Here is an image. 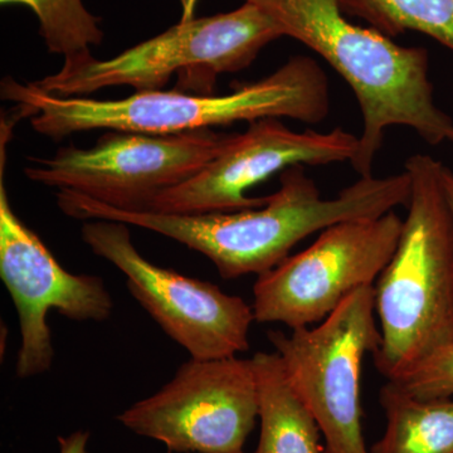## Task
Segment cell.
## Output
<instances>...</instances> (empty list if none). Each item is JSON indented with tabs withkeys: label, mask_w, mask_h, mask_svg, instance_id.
I'll return each instance as SVG.
<instances>
[{
	"label": "cell",
	"mask_w": 453,
	"mask_h": 453,
	"mask_svg": "<svg viewBox=\"0 0 453 453\" xmlns=\"http://www.w3.org/2000/svg\"><path fill=\"white\" fill-rule=\"evenodd\" d=\"M386 431L369 453H453V399H419L392 381L381 387Z\"/></svg>",
	"instance_id": "obj_14"
},
{
	"label": "cell",
	"mask_w": 453,
	"mask_h": 453,
	"mask_svg": "<svg viewBox=\"0 0 453 453\" xmlns=\"http://www.w3.org/2000/svg\"><path fill=\"white\" fill-rule=\"evenodd\" d=\"M359 138L342 127L329 133L288 129L279 118L250 122L231 144L198 174L157 196L145 211L196 214L264 207L268 196L244 193L295 165L353 163Z\"/></svg>",
	"instance_id": "obj_11"
},
{
	"label": "cell",
	"mask_w": 453,
	"mask_h": 453,
	"mask_svg": "<svg viewBox=\"0 0 453 453\" xmlns=\"http://www.w3.org/2000/svg\"><path fill=\"white\" fill-rule=\"evenodd\" d=\"M234 136L211 129L175 135L107 131L91 148L68 146L50 157H31L25 175L119 210L145 211L157 196L198 174Z\"/></svg>",
	"instance_id": "obj_6"
},
{
	"label": "cell",
	"mask_w": 453,
	"mask_h": 453,
	"mask_svg": "<svg viewBox=\"0 0 453 453\" xmlns=\"http://www.w3.org/2000/svg\"><path fill=\"white\" fill-rule=\"evenodd\" d=\"M89 434L76 431L68 436L58 437L59 453H88Z\"/></svg>",
	"instance_id": "obj_18"
},
{
	"label": "cell",
	"mask_w": 453,
	"mask_h": 453,
	"mask_svg": "<svg viewBox=\"0 0 453 453\" xmlns=\"http://www.w3.org/2000/svg\"><path fill=\"white\" fill-rule=\"evenodd\" d=\"M282 35L273 19L251 3L229 13L193 18L110 59L83 57L32 81L57 97H81L112 86L157 91L180 71L198 70L208 81L220 73L246 70L258 53Z\"/></svg>",
	"instance_id": "obj_5"
},
{
	"label": "cell",
	"mask_w": 453,
	"mask_h": 453,
	"mask_svg": "<svg viewBox=\"0 0 453 453\" xmlns=\"http://www.w3.org/2000/svg\"><path fill=\"white\" fill-rule=\"evenodd\" d=\"M347 16L359 17L388 37L425 33L453 50V0H338Z\"/></svg>",
	"instance_id": "obj_15"
},
{
	"label": "cell",
	"mask_w": 453,
	"mask_h": 453,
	"mask_svg": "<svg viewBox=\"0 0 453 453\" xmlns=\"http://www.w3.org/2000/svg\"><path fill=\"white\" fill-rule=\"evenodd\" d=\"M127 225L83 223V242L127 277L131 296L193 359L232 357L250 349L252 306L219 286L157 266L134 246Z\"/></svg>",
	"instance_id": "obj_9"
},
{
	"label": "cell",
	"mask_w": 453,
	"mask_h": 453,
	"mask_svg": "<svg viewBox=\"0 0 453 453\" xmlns=\"http://www.w3.org/2000/svg\"><path fill=\"white\" fill-rule=\"evenodd\" d=\"M389 381L416 398H452L453 340L438 348L412 371Z\"/></svg>",
	"instance_id": "obj_17"
},
{
	"label": "cell",
	"mask_w": 453,
	"mask_h": 453,
	"mask_svg": "<svg viewBox=\"0 0 453 453\" xmlns=\"http://www.w3.org/2000/svg\"><path fill=\"white\" fill-rule=\"evenodd\" d=\"M374 285L342 301L314 329L290 335L270 330L292 388L318 422L330 453H369L363 434L362 368L374 356L381 333L374 318Z\"/></svg>",
	"instance_id": "obj_7"
},
{
	"label": "cell",
	"mask_w": 453,
	"mask_h": 453,
	"mask_svg": "<svg viewBox=\"0 0 453 453\" xmlns=\"http://www.w3.org/2000/svg\"><path fill=\"white\" fill-rule=\"evenodd\" d=\"M403 219L395 211L344 220L321 231L305 251L258 276L253 315L291 330L324 321L353 292L372 286L395 255Z\"/></svg>",
	"instance_id": "obj_8"
},
{
	"label": "cell",
	"mask_w": 453,
	"mask_h": 453,
	"mask_svg": "<svg viewBox=\"0 0 453 453\" xmlns=\"http://www.w3.org/2000/svg\"><path fill=\"white\" fill-rule=\"evenodd\" d=\"M0 277L19 319L20 342L16 372L19 378L43 374L55 357L47 316L50 310L73 321H105L113 303L105 281L74 275L59 265L40 237L12 208L0 178Z\"/></svg>",
	"instance_id": "obj_12"
},
{
	"label": "cell",
	"mask_w": 453,
	"mask_h": 453,
	"mask_svg": "<svg viewBox=\"0 0 453 453\" xmlns=\"http://www.w3.org/2000/svg\"><path fill=\"white\" fill-rule=\"evenodd\" d=\"M261 434L255 453H330L318 422L292 388L276 351L252 357Z\"/></svg>",
	"instance_id": "obj_13"
},
{
	"label": "cell",
	"mask_w": 453,
	"mask_h": 453,
	"mask_svg": "<svg viewBox=\"0 0 453 453\" xmlns=\"http://www.w3.org/2000/svg\"><path fill=\"white\" fill-rule=\"evenodd\" d=\"M280 189L264 207L211 213L174 214L110 207L59 190L57 204L67 216L140 226L172 238L210 258L223 279L262 275L279 266L301 241L344 220L375 219L411 196L408 173L386 178L360 177L335 198L324 199L303 165L283 170Z\"/></svg>",
	"instance_id": "obj_1"
},
{
	"label": "cell",
	"mask_w": 453,
	"mask_h": 453,
	"mask_svg": "<svg viewBox=\"0 0 453 453\" xmlns=\"http://www.w3.org/2000/svg\"><path fill=\"white\" fill-rule=\"evenodd\" d=\"M257 378L251 359H193L153 395L119 414L139 436L175 453H237L258 418Z\"/></svg>",
	"instance_id": "obj_10"
},
{
	"label": "cell",
	"mask_w": 453,
	"mask_h": 453,
	"mask_svg": "<svg viewBox=\"0 0 453 453\" xmlns=\"http://www.w3.org/2000/svg\"><path fill=\"white\" fill-rule=\"evenodd\" d=\"M264 11L282 37L308 46L353 89L363 115L354 170L371 177L390 127H410L429 145L453 144V120L434 103L428 50L403 47L349 22L338 0H244Z\"/></svg>",
	"instance_id": "obj_3"
},
{
	"label": "cell",
	"mask_w": 453,
	"mask_h": 453,
	"mask_svg": "<svg viewBox=\"0 0 453 453\" xmlns=\"http://www.w3.org/2000/svg\"><path fill=\"white\" fill-rule=\"evenodd\" d=\"M237 453H244V452L242 451V452H237Z\"/></svg>",
	"instance_id": "obj_21"
},
{
	"label": "cell",
	"mask_w": 453,
	"mask_h": 453,
	"mask_svg": "<svg viewBox=\"0 0 453 453\" xmlns=\"http://www.w3.org/2000/svg\"><path fill=\"white\" fill-rule=\"evenodd\" d=\"M442 166L425 154L405 162L407 219L374 286L381 342L372 359L387 380H398L453 340V217Z\"/></svg>",
	"instance_id": "obj_4"
},
{
	"label": "cell",
	"mask_w": 453,
	"mask_h": 453,
	"mask_svg": "<svg viewBox=\"0 0 453 453\" xmlns=\"http://www.w3.org/2000/svg\"><path fill=\"white\" fill-rule=\"evenodd\" d=\"M3 5L23 4L40 20V35L50 53L65 62L91 56V46L104 40L100 19L89 13L82 0H0Z\"/></svg>",
	"instance_id": "obj_16"
},
{
	"label": "cell",
	"mask_w": 453,
	"mask_h": 453,
	"mask_svg": "<svg viewBox=\"0 0 453 453\" xmlns=\"http://www.w3.org/2000/svg\"><path fill=\"white\" fill-rule=\"evenodd\" d=\"M0 94L16 104L14 110L35 133L57 142L82 131L175 135L265 118L319 124L330 111L326 74L306 56L292 57L270 76L223 96L157 89L120 100L57 97L12 77L3 79Z\"/></svg>",
	"instance_id": "obj_2"
},
{
	"label": "cell",
	"mask_w": 453,
	"mask_h": 453,
	"mask_svg": "<svg viewBox=\"0 0 453 453\" xmlns=\"http://www.w3.org/2000/svg\"><path fill=\"white\" fill-rule=\"evenodd\" d=\"M199 0H180L181 4V18L180 22H188V20L193 19L196 13V5H198Z\"/></svg>",
	"instance_id": "obj_20"
},
{
	"label": "cell",
	"mask_w": 453,
	"mask_h": 453,
	"mask_svg": "<svg viewBox=\"0 0 453 453\" xmlns=\"http://www.w3.org/2000/svg\"><path fill=\"white\" fill-rule=\"evenodd\" d=\"M441 175H442L443 190H445L447 203H449V210H451L453 217V172L451 169L443 165Z\"/></svg>",
	"instance_id": "obj_19"
}]
</instances>
